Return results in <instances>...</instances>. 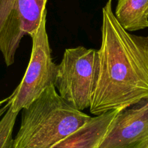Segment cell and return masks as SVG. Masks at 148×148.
<instances>
[{"label": "cell", "instance_id": "obj_3", "mask_svg": "<svg viewBox=\"0 0 148 148\" xmlns=\"http://www.w3.org/2000/svg\"><path fill=\"white\" fill-rule=\"evenodd\" d=\"M98 77V50L79 46L64 51L53 85L62 99L82 111L90 107Z\"/></svg>", "mask_w": 148, "mask_h": 148}, {"label": "cell", "instance_id": "obj_12", "mask_svg": "<svg viewBox=\"0 0 148 148\" xmlns=\"http://www.w3.org/2000/svg\"><path fill=\"white\" fill-rule=\"evenodd\" d=\"M142 148H148V142H147V143H146V144L145 145L143 146V147H142Z\"/></svg>", "mask_w": 148, "mask_h": 148}, {"label": "cell", "instance_id": "obj_5", "mask_svg": "<svg viewBox=\"0 0 148 148\" xmlns=\"http://www.w3.org/2000/svg\"><path fill=\"white\" fill-rule=\"evenodd\" d=\"M49 0H0V52L7 66L25 36L33 37L46 16Z\"/></svg>", "mask_w": 148, "mask_h": 148}, {"label": "cell", "instance_id": "obj_6", "mask_svg": "<svg viewBox=\"0 0 148 148\" xmlns=\"http://www.w3.org/2000/svg\"><path fill=\"white\" fill-rule=\"evenodd\" d=\"M148 142V97L118 111L98 148H142Z\"/></svg>", "mask_w": 148, "mask_h": 148}, {"label": "cell", "instance_id": "obj_9", "mask_svg": "<svg viewBox=\"0 0 148 148\" xmlns=\"http://www.w3.org/2000/svg\"><path fill=\"white\" fill-rule=\"evenodd\" d=\"M18 114L9 107L0 119V148H14L12 134Z\"/></svg>", "mask_w": 148, "mask_h": 148}, {"label": "cell", "instance_id": "obj_7", "mask_svg": "<svg viewBox=\"0 0 148 148\" xmlns=\"http://www.w3.org/2000/svg\"><path fill=\"white\" fill-rule=\"evenodd\" d=\"M119 111L92 117L85 125L50 148H98Z\"/></svg>", "mask_w": 148, "mask_h": 148}, {"label": "cell", "instance_id": "obj_1", "mask_svg": "<svg viewBox=\"0 0 148 148\" xmlns=\"http://www.w3.org/2000/svg\"><path fill=\"white\" fill-rule=\"evenodd\" d=\"M113 0L103 7L98 77L90 111H120L148 97V36L131 34L120 25Z\"/></svg>", "mask_w": 148, "mask_h": 148}, {"label": "cell", "instance_id": "obj_10", "mask_svg": "<svg viewBox=\"0 0 148 148\" xmlns=\"http://www.w3.org/2000/svg\"><path fill=\"white\" fill-rule=\"evenodd\" d=\"M9 107H10V103L7 102V103H6V104L4 106L1 107V108H0V119H1V117L3 116V115L5 114L6 111H7V109L9 108Z\"/></svg>", "mask_w": 148, "mask_h": 148}, {"label": "cell", "instance_id": "obj_4", "mask_svg": "<svg viewBox=\"0 0 148 148\" xmlns=\"http://www.w3.org/2000/svg\"><path fill=\"white\" fill-rule=\"evenodd\" d=\"M56 64L53 62L46 32V16L32 37L30 62L24 77L9 96L10 108L15 112L28 106L49 87L54 85Z\"/></svg>", "mask_w": 148, "mask_h": 148}, {"label": "cell", "instance_id": "obj_11", "mask_svg": "<svg viewBox=\"0 0 148 148\" xmlns=\"http://www.w3.org/2000/svg\"><path fill=\"white\" fill-rule=\"evenodd\" d=\"M8 101H9V97H8V98H5V99L1 100V101H0V108H1V106L4 105V104L6 103H7V102H8Z\"/></svg>", "mask_w": 148, "mask_h": 148}, {"label": "cell", "instance_id": "obj_2", "mask_svg": "<svg viewBox=\"0 0 148 148\" xmlns=\"http://www.w3.org/2000/svg\"><path fill=\"white\" fill-rule=\"evenodd\" d=\"M22 111L14 148H50L92 118L62 99L54 85L46 88Z\"/></svg>", "mask_w": 148, "mask_h": 148}, {"label": "cell", "instance_id": "obj_8", "mask_svg": "<svg viewBox=\"0 0 148 148\" xmlns=\"http://www.w3.org/2000/svg\"><path fill=\"white\" fill-rule=\"evenodd\" d=\"M115 17L128 32L148 27V0H117Z\"/></svg>", "mask_w": 148, "mask_h": 148}]
</instances>
